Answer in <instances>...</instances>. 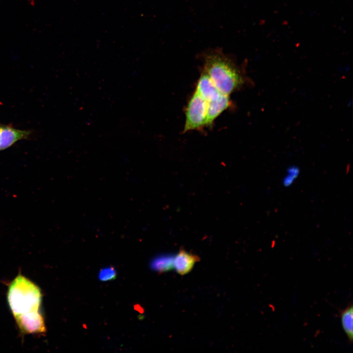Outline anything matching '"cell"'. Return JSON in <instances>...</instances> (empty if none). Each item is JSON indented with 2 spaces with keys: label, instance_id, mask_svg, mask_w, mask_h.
Wrapping results in <instances>:
<instances>
[{
  "label": "cell",
  "instance_id": "1",
  "mask_svg": "<svg viewBox=\"0 0 353 353\" xmlns=\"http://www.w3.org/2000/svg\"><path fill=\"white\" fill-rule=\"evenodd\" d=\"M202 57L203 72L208 76L222 93L229 96L247 82L243 70L220 49L205 51Z\"/></svg>",
  "mask_w": 353,
  "mask_h": 353
},
{
  "label": "cell",
  "instance_id": "2",
  "mask_svg": "<svg viewBox=\"0 0 353 353\" xmlns=\"http://www.w3.org/2000/svg\"><path fill=\"white\" fill-rule=\"evenodd\" d=\"M7 298L14 318L41 311L42 294L40 289L21 274L9 285Z\"/></svg>",
  "mask_w": 353,
  "mask_h": 353
},
{
  "label": "cell",
  "instance_id": "3",
  "mask_svg": "<svg viewBox=\"0 0 353 353\" xmlns=\"http://www.w3.org/2000/svg\"><path fill=\"white\" fill-rule=\"evenodd\" d=\"M185 115L184 133L206 126L207 102L196 91L189 100Z\"/></svg>",
  "mask_w": 353,
  "mask_h": 353
},
{
  "label": "cell",
  "instance_id": "4",
  "mask_svg": "<svg viewBox=\"0 0 353 353\" xmlns=\"http://www.w3.org/2000/svg\"><path fill=\"white\" fill-rule=\"evenodd\" d=\"M15 319L21 331L24 334L44 333L46 330L41 311L21 316Z\"/></svg>",
  "mask_w": 353,
  "mask_h": 353
},
{
  "label": "cell",
  "instance_id": "5",
  "mask_svg": "<svg viewBox=\"0 0 353 353\" xmlns=\"http://www.w3.org/2000/svg\"><path fill=\"white\" fill-rule=\"evenodd\" d=\"M30 134L28 130H20L11 126L0 124V151L9 148L20 140L27 138Z\"/></svg>",
  "mask_w": 353,
  "mask_h": 353
},
{
  "label": "cell",
  "instance_id": "6",
  "mask_svg": "<svg viewBox=\"0 0 353 353\" xmlns=\"http://www.w3.org/2000/svg\"><path fill=\"white\" fill-rule=\"evenodd\" d=\"M195 91L206 102L215 101L224 94L216 87L208 76L203 72L198 80Z\"/></svg>",
  "mask_w": 353,
  "mask_h": 353
},
{
  "label": "cell",
  "instance_id": "7",
  "mask_svg": "<svg viewBox=\"0 0 353 353\" xmlns=\"http://www.w3.org/2000/svg\"><path fill=\"white\" fill-rule=\"evenodd\" d=\"M199 260L198 256L180 249L174 257L173 268L178 274L184 275L189 273L195 263Z\"/></svg>",
  "mask_w": 353,
  "mask_h": 353
},
{
  "label": "cell",
  "instance_id": "8",
  "mask_svg": "<svg viewBox=\"0 0 353 353\" xmlns=\"http://www.w3.org/2000/svg\"><path fill=\"white\" fill-rule=\"evenodd\" d=\"M230 104L228 96L225 94L215 101L207 102L206 126H211L215 119L227 109Z\"/></svg>",
  "mask_w": 353,
  "mask_h": 353
},
{
  "label": "cell",
  "instance_id": "9",
  "mask_svg": "<svg viewBox=\"0 0 353 353\" xmlns=\"http://www.w3.org/2000/svg\"><path fill=\"white\" fill-rule=\"evenodd\" d=\"M174 255L164 253L154 257L150 262V268L153 271L162 273L169 271L173 268Z\"/></svg>",
  "mask_w": 353,
  "mask_h": 353
},
{
  "label": "cell",
  "instance_id": "10",
  "mask_svg": "<svg viewBox=\"0 0 353 353\" xmlns=\"http://www.w3.org/2000/svg\"><path fill=\"white\" fill-rule=\"evenodd\" d=\"M341 325L348 341L352 343L353 340V306L349 303L347 307L340 310Z\"/></svg>",
  "mask_w": 353,
  "mask_h": 353
},
{
  "label": "cell",
  "instance_id": "11",
  "mask_svg": "<svg viewBox=\"0 0 353 353\" xmlns=\"http://www.w3.org/2000/svg\"><path fill=\"white\" fill-rule=\"evenodd\" d=\"M117 275V271L114 267H106L100 270L98 278L102 282L108 281L115 279Z\"/></svg>",
  "mask_w": 353,
  "mask_h": 353
},
{
  "label": "cell",
  "instance_id": "12",
  "mask_svg": "<svg viewBox=\"0 0 353 353\" xmlns=\"http://www.w3.org/2000/svg\"><path fill=\"white\" fill-rule=\"evenodd\" d=\"M300 174L299 168L295 166H292L286 170V174L283 178L282 184L285 187L290 186L295 180L298 177Z\"/></svg>",
  "mask_w": 353,
  "mask_h": 353
}]
</instances>
